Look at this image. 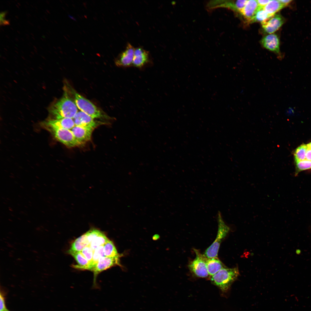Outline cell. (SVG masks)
I'll list each match as a JSON object with an SVG mask.
<instances>
[{
  "instance_id": "obj_31",
  "label": "cell",
  "mask_w": 311,
  "mask_h": 311,
  "mask_svg": "<svg viewBox=\"0 0 311 311\" xmlns=\"http://www.w3.org/2000/svg\"><path fill=\"white\" fill-rule=\"evenodd\" d=\"M269 0H257L259 6L261 7H264L270 1Z\"/></svg>"
},
{
  "instance_id": "obj_23",
  "label": "cell",
  "mask_w": 311,
  "mask_h": 311,
  "mask_svg": "<svg viewBox=\"0 0 311 311\" xmlns=\"http://www.w3.org/2000/svg\"><path fill=\"white\" fill-rule=\"evenodd\" d=\"M270 17L264 10L263 7L259 6L250 23L257 22L262 23L266 21Z\"/></svg>"
},
{
  "instance_id": "obj_16",
  "label": "cell",
  "mask_w": 311,
  "mask_h": 311,
  "mask_svg": "<svg viewBox=\"0 0 311 311\" xmlns=\"http://www.w3.org/2000/svg\"><path fill=\"white\" fill-rule=\"evenodd\" d=\"M259 7L257 0H247L240 13L248 22L250 23Z\"/></svg>"
},
{
  "instance_id": "obj_2",
  "label": "cell",
  "mask_w": 311,
  "mask_h": 311,
  "mask_svg": "<svg viewBox=\"0 0 311 311\" xmlns=\"http://www.w3.org/2000/svg\"><path fill=\"white\" fill-rule=\"evenodd\" d=\"M240 275L238 268H224L211 276L212 283L218 287L223 292H227L232 284Z\"/></svg>"
},
{
  "instance_id": "obj_26",
  "label": "cell",
  "mask_w": 311,
  "mask_h": 311,
  "mask_svg": "<svg viewBox=\"0 0 311 311\" xmlns=\"http://www.w3.org/2000/svg\"><path fill=\"white\" fill-rule=\"evenodd\" d=\"M295 161V175L300 172L311 168V161L305 159L303 160Z\"/></svg>"
},
{
  "instance_id": "obj_15",
  "label": "cell",
  "mask_w": 311,
  "mask_h": 311,
  "mask_svg": "<svg viewBox=\"0 0 311 311\" xmlns=\"http://www.w3.org/2000/svg\"><path fill=\"white\" fill-rule=\"evenodd\" d=\"M94 119L81 111L78 112L73 118L75 126L91 127L94 129L97 126V124Z\"/></svg>"
},
{
  "instance_id": "obj_21",
  "label": "cell",
  "mask_w": 311,
  "mask_h": 311,
  "mask_svg": "<svg viewBox=\"0 0 311 311\" xmlns=\"http://www.w3.org/2000/svg\"><path fill=\"white\" fill-rule=\"evenodd\" d=\"M105 256L103 246L96 248L94 251L92 259L89 265L88 270L93 271L99 260Z\"/></svg>"
},
{
  "instance_id": "obj_20",
  "label": "cell",
  "mask_w": 311,
  "mask_h": 311,
  "mask_svg": "<svg viewBox=\"0 0 311 311\" xmlns=\"http://www.w3.org/2000/svg\"><path fill=\"white\" fill-rule=\"evenodd\" d=\"M90 245L85 233L77 238L71 244L70 249L80 252L86 246Z\"/></svg>"
},
{
  "instance_id": "obj_10",
  "label": "cell",
  "mask_w": 311,
  "mask_h": 311,
  "mask_svg": "<svg viewBox=\"0 0 311 311\" xmlns=\"http://www.w3.org/2000/svg\"><path fill=\"white\" fill-rule=\"evenodd\" d=\"M247 1L246 0L214 1L210 2L208 7L210 9L219 7H225L240 12Z\"/></svg>"
},
{
  "instance_id": "obj_13",
  "label": "cell",
  "mask_w": 311,
  "mask_h": 311,
  "mask_svg": "<svg viewBox=\"0 0 311 311\" xmlns=\"http://www.w3.org/2000/svg\"><path fill=\"white\" fill-rule=\"evenodd\" d=\"M149 62V53L147 51L141 47L135 49L132 66L141 68Z\"/></svg>"
},
{
  "instance_id": "obj_35",
  "label": "cell",
  "mask_w": 311,
  "mask_h": 311,
  "mask_svg": "<svg viewBox=\"0 0 311 311\" xmlns=\"http://www.w3.org/2000/svg\"><path fill=\"white\" fill-rule=\"evenodd\" d=\"M5 311H9V310H7V309H6V310H5Z\"/></svg>"
},
{
  "instance_id": "obj_6",
  "label": "cell",
  "mask_w": 311,
  "mask_h": 311,
  "mask_svg": "<svg viewBox=\"0 0 311 311\" xmlns=\"http://www.w3.org/2000/svg\"><path fill=\"white\" fill-rule=\"evenodd\" d=\"M194 251L196 257L189 263V268L196 276L200 278L207 277L209 275L206 264V257L204 255L201 254L198 250L194 249Z\"/></svg>"
},
{
  "instance_id": "obj_8",
  "label": "cell",
  "mask_w": 311,
  "mask_h": 311,
  "mask_svg": "<svg viewBox=\"0 0 311 311\" xmlns=\"http://www.w3.org/2000/svg\"><path fill=\"white\" fill-rule=\"evenodd\" d=\"M285 21L280 14H275L266 21L261 23L263 30L267 34L274 33L280 28Z\"/></svg>"
},
{
  "instance_id": "obj_29",
  "label": "cell",
  "mask_w": 311,
  "mask_h": 311,
  "mask_svg": "<svg viewBox=\"0 0 311 311\" xmlns=\"http://www.w3.org/2000/svg\"><path fill=\"white\" fill-rule=\"evenodd\" d=\"M6 11L1 12L0 14V25H7L10 24L9 21L5 19V17L7 14Z\"/></svg>"
},
{
  "instance_id": "obj_1",
  "label": "cell",
  "mask_w": 311,
  "mask_h": 311,
  "mask_svg": "<svg viewBox=\"0 0 311 311\" xmlns=\"http://www.w3.org/2000/svg\"><path fill=\"white\" fill-rule=\"evenodd\" d=\"M78 109L74 100L65 91L62 97L51 106L49 111L54 119H73L78 112Z\"/></svg>"
},
{
  "instance_id": "obj_34",
  "label": "cell",
  "mask_w": 311,
  "mask_h": 311,
  "mask_svg": "<svg viewBox=\"0 0 311 311\" xmlns=\"http://www.w3.org/2000/svg\"><path fill=\"white\" fill-rule=\"evenodd\" d=\"M307 146L311 149V142L307 144Z\"/></svg>"
},
{
  "instance_id": "obj_7",
  "label": "cell",
  "mask_w": 311,
  "mask_h": 311,
  "mask_svg": "<svg viewBox=\"0 0 311 311\" xmlns=\"http://www.w3.org/2000/svg\"><path fill=\"white\" fill-rule=\"evenodd\" d=\"M122 255L114 257H107L105 256L101 258L97 263L93 272L94 273V278L92 288L97 289L99 288L96 282V278L97 275L102 271L116 266L122 267L120 262V258Z\"/></svg>"
},
{
  "instance_id": "obj_5",
  "label": "cell",
  "mask_w": 311,
  "mask_h": 311,
  "mask_svg": "<svg viewBox=\"0 0 311 311\" xmlns=\"http://www.w3.org/2000/svg\"><path fill=\"white\" fill-rule=\"evenodd\" d=\"M57 141L67 147H73L80 144L71 130L50 127L46 128Z\"/></svg>"
},
{
  "instance_id": "obj_33",
  "label": "cell",
  "mask_w": 311,
  "mask_h": 311,
  "mask_svg": "<svg viewBox=\"0 0 311 311\" xmlns=\"http://www.w3.org/2000/svg\"><path fill=\"white\" fill-rule=\"evenodd\" d=\"M279 1L281 2L285 7L288 5L292 0H279Z\"/></svg>"
},
{
  "instance_id": "obj_32",
  "label": "cell",
  "mask_w": 311,
  "mask_h": 311,
  "mask_svg": "<svg viewBox=\"0 0 311 311\" xmlns=\"http://www.w3.org/2000/svg\"><path fill=\"white\" fill-rule=\"evenodd\" d=\"M306 159L311 161V149L308 146L306 153Z\"/></svg>"
},
{
  "instance_id": "obj_18",
  "label": "cell",
  "mask_w": 311,
  "mask_h": 311,
  "mask_svg": "<svg viewBox=\"0 0 311 311\" xmlns=\"http://www.w3.org/2000/svg\"><path fill=\"white\" fill-rule=\"evenodd\" d=\"M206 264L208 272L210 276L225 268L223 264L218 257H206Z\"/></svg>"
},
{
  "instance_id": "obj_19",
  "label": "cell",
  "mask_w": 311,
  "mask_h": 311,
  "mask_svg": "<svg viewBox=\"0 0 311 311\" xmlns=\"http://www.w3.org/2000/svg\"><path fill=\"white\" fill-rule=\"evenodd\" d=\"M285 7L279 0H270L263 9L271 17Z\"/></svg>"
},
{
  "instance_id": "obj_17",
  "label": "cell",
  "mask_w": 311,
  "mask_h": 311,
  "mask_svg": "<svg viewBox=\"0 0 311 311\" xmlns=\"http://www.w3.org/2000/svg\"><path fill=\"white\" fill-rule=\"evenodd\" d=\"M75 259L78 265H73L72 267L79 270H88L90 262L84 257L81 252L73 251L70 249L67 251Z\"/></svg>"
},
{
  "instance_id": "obj_12",
  "label": "cell",
  "mask_w": 311,
  "mask_h": 311,
  "mask_svg": "<svg viewBox=\"0 0 311 311\" xmlns=\"http://www.w3.org/2000/svg\"><path fill=\"white\" fill-rule=\"evenodd\" d=\"M42 125L45 128L50 127L70 130L75 126L73 119L65 118L50 119L43 122Z\"/></svg>"
},
{
  "instance_id": "obj_22",
  "label": "cell",
  "mask_w": 311,
  "mask_h": 311,
  "mask_svg": "<svg viewBox=\"0 0 311 311\" xmlns=\"http://www.w3.org/2000/svg\"><path fill=\"white\" fill-rule=\"evenodd\" d=\"M109 240L102 232L92 241L90 245L94 251L97 247L103 246Z\"/></svg>"
},
{
  "instance_id": "obj_4",
  "label": "cell",
  "mask_w": 311,
  "mask_h": 311,
  "mask_svg": "<svg viewBox=\"0 0 311 311\" xmlns=\"http://www.w3.org/2000/svg\"><path fill=\"white\" fill-rule=\"evenodd\" d=\"M72 92L74 96L75 102L81 111L94 119L104 117L103 113L90 101L73 90Z\"/></svg>"
},
{
  "instance_id": "obj_25",
  "label": "cell",
  "mask_w": 311,
  "mask_h": 311,
  "mask_svg": "<svg viewBox=\"0 0 311 311\" xmlns=\"http://www.w3.org/2000/svg\"><path fill=\"white\" fill-rule=\"evenodd\" d=\"M307 147L306 144H303L295 149L294 154L295 161L303 160L306 159V153Z\"/></svg>"
},
{
  "instance_id": "obj_3",
  "label": "cell",
  "mask_w": 311,
  "mask_h": 311,
  "mask_svg": "<svg viewBox=\"0 0 311 311\" xmlns=\"http://www.w3.org/2000/svg\"><path fill=\"white\" fill-rule=\"evenodd\" d=\"M216 219L218 228L216 238L213 243L206 250L204 254L207 258L218 257L220 245L230 230V228L225 223L219 211L217 213Z\"/></svg>"
},
{
  "instance_id": "obj_14",
  "label": "cell",
  "mask_w": 311,
  "mask_h": 311,
  "mask_svg": "<svg viewBox=\"0 0 311 311\" xmlns=\"http://www.w3.org/2000/svg\"><path fill=\"white\" fill-rule=\"evenodd\" d=\"M94 129L89 127L75 126L71 130L80 144L89 141Z\"/></svg>"
},
{
  "instance_id": "obj_27",
  "label": "cell",
  "mask_w": 311,
  "mask_h": 311,
  "mask_svg": "<svg viewBox=\"0 0 311 311\" xmlns=\"http://www.w3.org/2000/svg\"><path fill=\"white\" fill-rule=\"evenodd\" d=\"M80 252L90 263L92 261L94 251L91 247L90 245L85 247Z\"/></svg>"
},
{
  "instance_id": "obj_9",
  "label": "cell",
  "mask_w": 311,
  "mask_h": 311,
  "mask_svg": "<svg viewBox=\"0 0 311 311\" xmlns=\"http://www.w3.org/2000/svg\"><path fill=\"white\" fill-rule=\"evenodd\" d=\"M135 49L130 43H128L125 50L116 59V65L122 67L132 66Z\"/></svg>"
},
{
  "instance_id": "obj_11",
  "label": "cell",
  "mask_w": 311,
  "mask_h": 311,
  "mask_svg": "<svg viewBox=\"0 0 311 311\" xmlns=\"http://www.w3.org/2000/svg\"><path fill=\"white\" fill-rule=\"evenodd\" d=\"M261 43L264 48L280 56V41L276 34L274 33L265 35L261 40Z\"/></svg>"
},
{
  "instance_id": "obj_28",
  "label": "cell",
  "mask_w": 311,
  "mask_h": 311,
  "mask_svg": "<svg viewBox=\"0 0 311 311\" xmlns=\"http://www.w3.org/2000/svg\"><path fill=\"white\" fill-rule=\"evenodd\" d=\"M101 232L97 229L92 228L85 233L90 244L93 240L98 236Z\"/></svg>"
},
{
  "instance_id": "obj_24",
  "label": "cell",
  "mask_w": 311,
  "mask_h": 311,
  "mask_svg": "<svg viewBox=\"0 0 311 311\" xmlns=\"http://www.w3.org/2000/svg\"><path fill=\"white\" fill-rule=\"evenodd\" d=\"M105 255L107 257H114L120 255L119 254L113 242L109 240L104 245Z\"/></svg>"
},
{
  "instance_id": "obj_30",
  "label": "cell",
  "mask_w": 311,
  "mask_h": 311,
  "mask_svg": "<svg viewBox=\"0 0 311 311\" xmlns=\"http://www.w3.org/2000/svg\"><path fill=\"white\" fill-rule=\"evenodd\" d=\"M0 311H5L6 309L4 299L1 294H0Z\"/></svg>"
}]
</instances>
